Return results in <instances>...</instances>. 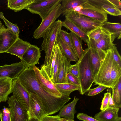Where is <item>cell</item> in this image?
Here are the masks:
<instances>
[{
	"mask_svg": "<svg viewBox=\"0 0 121 121\" xmlns=\"http://www.w3.org/2000/svg\"><path fill=\"white\" fill-rule=\"evenodd\" d=\"M70 63L63 53L58 75L56 84L67 83L66 78L68 70Z\"/></svg>",
	"mask_w": 121,
	"mask_h": 121,
	"instance_id": "obj_23",
	"label": "cell"
},
{
	"mask_svg": "<svg viewBox=\"0 0 121 121\" xmlns=\"http://www.w3.org/2000/svg\"><path fill=\"white\" fill-rule=\"evenodd\" d=\"M17 78L29 93L36 95L46 115L58 112L71 99L69 97L64 95L61 96L56 95L43 88L36 79L32 67L25 69Z\"/></svg>",
	"mask_w": 121,
	"mask_h": 121,
	"instance_id": "obj_1",
	"label": "cell"
},
{
	"mask_svg": "<svg viewBox=\"0 0 121 121\" xmlns=\"http://www.w3.org/2000/svg\"><path fill=\"white\" fill-rule=\"evenodd\" d=\"M30 107L29 121H40L46 115L36 95L30 93Z\"/></svg>",
	"mask_w": 121,
	"mask_h": 121,
	"instance_id": "obj_13",
	"label": "cell"
},
{
	"mask_svg": "<svg viewBox=\"0 0 121 121\" xmlns=\"http://www.w3.org/2000/svg\"><path fill=\"white\" fill-rule=\"evenodd\" d=\"M0 118L1 121H11L10 112L9 108L4 106L0 110Z\"/></svg>",
	"mask_w": 121,
	"mask_h": 121,
	"instance_id": "obj_38",
	"label": "cell"
},
{
	"mask_svg": "<svg viewBox=\"0 0 121 121\" xmlns=\"http://www.w3.org/2000/svg\"><path fill=\"white\" fill-rule=\"evenodd\" d=\"M101 27L108 31L115 39H118L121 37V24L119 23L111 22L107 21L104 22Z\"/></svg>",
	"mask_w": 121,
	"mask_h": 121,
	"instance_id": "obj_25",
	"label": "cell"
},
{
	"mask_svg": "<svg viewBox=\"0 0 121 121\" xmlns=\"http://www.w3.org/2000/svg\"><path fill=\"white\" fill-rule=\"evenodd\" d=\"M115 121H121V117H118V118Z\"/></svg>",
	"mask_w": 121,
	"mask_h": 121,
	"instance_id": "obj_49",
	"label": "cell"
},
{
	"mask_svg": "<svg viewBox=\"0 0 121 121\" xmlns=\"http://www.w3.org/2000/svg\"><path fill=\"white\" fill-rule=\"evenodd\" d=\"M121 77V66L113 60L111 72L110 88H113L117 83Z\"/></svg>",
	"mask_w": 121,
	"mask_h": 121,
	"instance_id": "obj_30",
	"label": "cell"
},
{
	"mask_svg": "<svg viewBox=\"0 0 121 121\" xmlns=\"http://www.w3.org/2000/svg\"><path fill=\"white\" fill-rule=\"evenodd\" d=\"M65 16V19L73 22L87 34L100 26L103 23L96 21L74 11L68 13Z\"/></svg>",
	"mask_w": 121,
	"mask_h": 121,
	"instance_id": "obj_5",
	"label": "cell"
},
{
	"mask_svg": "<svg viewBox=\"0 0 121 121\" xmlns=\"http://www.w3.org/2000/svg\"><path fill=\"white\" fill-rule=\"evenodd\" d=\"M41 51L37 46L31 44L21 58V61L27 64L29 67H33L39 64V60L41 57Z\"/></svg>",
	"mask_w": 121,
	"mask_h": 121,
	"instance_id": "obj_15",
	"label": "cell"
},
{
	"mask_svg": "<svg viewBox=\"0 0 121 121\" xmlns=\"http://www.w3.org/2000/svg\"><path fill=\"white\" fill-rule=\"evenodd\" d=\"M77 117L80 120L84 121H99L94 118L83 113H78L77 116Z\"/></svg>",
	"mask_w": 121,
	"mask_h": 121,
	"instance_id": "obj_43",
	"label": "cell"
},
{
	"mask_svg": "<svg viewBox=\"0 0 121 121\" xmlns=\"http://www.w3.org/2000/svg\"><path fill=\"white\" fill-rule=\"evenodd\" d=\"M108 106V107H109L116 108L114 104L112 99L111 94L110 92V95Z\"/></svg>",
	"mask_w": 121,
	"mask_h": 121,
	"instance_id": "obj_47",
	"label": "cell"
},
{
	"mask_svg": "<svg viewBox=\"0 0 121 121\" xmlns=\"http://www.w3.org/2000/svg\"><path fill=\"white\" fill-rule=\"evenodd\" d=\"M76 64L79 69L78 78L80 86L78 91L80 94L83 95L89 91L94 82L88 48L84 50L82 57Z\"/></svg>",
	"mask_w": 121,
	"mask_h": 121,
	"instance_id": "obj_2",
	"label": "cell"
},
{
	"mask_svg": "<svg viewBox=\"0 0 121 121\" xmlns=\"http://www.w3.org/2000/svg\"><path fill=\"white\" fill-rule=\"evenodd\" d=\"M113 60L111 49L107 51L100 63L98 72L94 78L93 82L95 85H103L110 88L111 72Z\"/></svg>",
	"mask_w": 121,
	"mask_h": 121,
	"instance_id": "obj_4",
	"label": "cell"
},
{
	"mask_svg": "<svg viewBox=\"0 0 121 121\" xmlns=\"http://www.w3.org/2000/svg\"><path fill=\"white\" fill-rule=\"evenodd\" d=\"M87 1L88 2L102 10L107 14L113 16L121 15V10L114 6L108 0H87Z\"/></svg>",
	"mask_w": 121,
	"mask_h": 121,
	"instance_id": "obj_17",
	"label": "cell"
},
{
	"mask_svg": "<svg viewBox=\"0 0 121 121\" xmlns=\"http://www.w3.org/2000/svg\"><path fill=\"white\" fill-rule=\"evenodd\" d=\"M0 18L4 21L7 28L11 30L17 35L19 36V29L16 24H13L6 19L4 16L3 13L2 12H0Z\"/></svg>",
	"mask_w": 121,
	"mask_h": 121,
	"instance_id": "obj_37",
	"label": "cell"
},
{
	"mask_svg": "<svg viewBox=\"0 0 121 121\" xmlns=\"http://www.w3.org/2000/svg\"><path fill=\"white\" fill-rule=\"evenodd\" d=\"M90 52L93 78H94L97 73L100 65V62L99 55L94 49L88 47Z\"/></svg>",
	"mask_w": 121,
	"mask_h": 121,
	"instance_id": "obj_29",
	"label": "cell"
},
{
	"mask_svg": "<svg viewBox=\"0 0 121 121\" xmlns=\"http://www.w3.org/2000/svg\"><path fill=\"white\" fill-rule=\"evenodd\" d=\"M57 43L59 45L63 54L68 61L70 63L71 61L77 62L78 59L74 54L71 50L62 39L59 36Z\"/></svg>",
	"mask_w": 121,
	"mask_h": 121,
	"instance_id": "obj_28",
	"label": "cell"
},
{
	"mask_svg": "<svg viewBox=\"0 0 121 121\" xmlns=\"http://www.w3.org/2000/svg\"><path fill=\"white\" fill-rule=\"evenodd\" d=\"M61 121H74V120L64 118H61Z\"/></svg>",
	"mask_w": 121,
	"mask_h": 121,
	"instance_id": "obj_48",
	"label": "cell"
},
{
	"mask_svg": "<svg viewBox=\"0 0 121 121\" xmlns=\"http://www.w3.org/2000/svg\"><path fill=\"white\" fill-rule=\"evenodd\" d=\"M79 99L75 96L72 102L64 105L60 109L58 115L60 117L73 120L74 114L76 112L75 110L76 105Z\"/></svg>",
	"mask_w": 121,
	"mask_h": 121,
	"instance_id": "obj_22",
	"label": "cell"
},
{
	"mask_svg": "<svg viewBox=\"0 0 121 121\" xmlns=\"http://www.w3.org/2000/svg\"><path fill=\"white\" fill-rule=\"evenodd\" d=\"M19 36L4 25L0 27V53L6 52Z\"/></svg>",
	"mask_w": 121,
	"mask_h": 121,
	"instance_id": "obj_14",
	"label": "cell"
},
{
	"mask_svg": "<svg viewBox=\"0 0 121 121\" xmlns=\"http://www.w3.org/2000/svg\"><path fill=\"white\" fill-rule=\"evenodd\" d=\"M62 0H35L26 9L32 14L39 15L42 20Z\"/></svg>",
	"mask_w": 121,
	"mask_h": 121,
	"instance_id": "obj_8",
	"label": "cell"
},
{
	"mask_svg": "<svg viewBox=\"0 0 121 121\" xmlns=\"http://www.w3.org/2000/svg\"><path fill=\"white\" fill-rule=\"evenodd\" d=\"M62 21L58 20L56 21L44 37L42 44L41 51L45 54L44 65H47L51 62L53 50L57 43L59 33L62 27Z\"/></svg>",
	"mask_w": 121,
	"mask_h": 121,
	"instance_id": "obj_3",
	"label": "cell"
},
{
	"mask_svg": "<svg viewBox=\"0 0 121 121\" xmlns=\"http://www.w3.org/2000/svg\"><path fill=\"white\" fill-rule=\"evenodd\" d=\"M68 73L78 78L79 72L78 65L76 64L73 65L71 64L68 68Z\"/></svg>",
	"mask_w": 121,
	"mask_h": 121,
	"instance_id": "obj_42",
	"label": "cell"
},
{
	"mask_svg": "<svg viewBox=\"0 0 121 121\" xmlns=\"http://www.w3.org/2000/svg\"><path fill=\"white\" fill-rule=\"evenodd\" d=\"M62 25L78 36L84 42L87 43L88 37L86 34L70 21L66 19L62 22Z\"/></svg>",
	"mask_w": 121,
	"mask_h": 121,
	"instance_id": "obj_26",
	"label": "cell"
},
{
	"mask_svg": "<svg viewBox=\"0 0 121 121\" xmlns=\"http://www.w3.org/2000/svg\"><path fill=\"white\" fill-rule=\"evenodd\" d=\"M113 58L115 62L121 66V57L115 44H114L111 48Z\"/></svg>",
	"mask_w": 121,
	"mask_h": 121,
	"instance_id": "obj_39",
	"label": "cell"
},
{
	"mask_svg": "<svg viewBox=\"0 0 121 121\" xmlns=\"http://www.w3.org/2000/svg\"><path fill=\"white\" fill-rule=\"evenodd\" d=\"M63 53L59 45L58 53L55 64L54 67L53 78L51 82L53 84H56L58 75Z\"/></svg>",
	"mask_w": 121,
	"mask_h": 121,
	"instance_id": "obj_34",
	"label": "cell"
},
{
	"mask_svg": "<svg viewBox=\"0 0 121 121\" xmlns=\"http://www.w3.org/2000/svg\"><path fill=\"white\" fill-rule=\"evenodd\" d=\"M110 3L115 7L120 10L121 1L120 0H108Z\"/></svg>",
	"mask_w": 121,
	"mask_h": 121,
	"instance_id": "obj_46",
	"label": "cell"
},
{
	"mask_svg": "<svg viewBox=\"0 0 121 121\" xmlns=\"http://www.w3.org/2000/svg\"><path fill=\"white\" fill-rule=\"evenodd\" d=\"M61 118L58 115L55 116L46 115L40 121H61Z\"/></svg>",
	"mask_w": 121,
	"mask_h": 121,
	"instance_id": "obj_45",
	"label": "cell"
},
{
	"mask_svg": "<svg viewBox=\"0 0 121 121\" xmlns=\"http://www.w3.org/2000/svg\"><path fill=\"white\" fill-rule=\"evenodd\" d=\"M108 32L102 28L101 26L87 33L88 38L97 41L101 38L104 35Z\"/></svg>",
	"mask_w": 121,
	"mask_h": 121,
	"instance_id": "obj_35",
	"label": "cell"
},
{
	"mask_svg": "<svg viewBox=\"0 0 121 121\" xmlns=\"http://www.w3.org/2000/svg\"><path fill=\"white\" fill-rule=\"evenodd\" d=\"M12 80L7 78H0V103L8 100L12 92Z\"/></svg>",
	"mask_w": 121,
	"mask_h": 121,
	"instance_id": "obj_21",
	"label": "cell"
},
{
	"mask_svg": "<svg viewBox=\"0 0 121 121\" xmlns=\"http://www.w3.org/2000/svg\"><path fill=\"white\" fill-rule=\"evenodd\" d=\"M67 83L77 85L80 86V84L78 78L72 74L68 73L66 78Z\"/></svg>",
	"mask_w": 121,
	"mask_h": 121,
	"instance_id": "obj_41",
	"label": "cell"
},
{
	"mask_svg": "<svg viewBox=\"0 0 121 121\" xmlns=\"http://www.w3.org/2000/svg\"><path fill=\"white\" fill-rule=\"evenodd\" d=\"M59 36L69 47L75 55L77 57L73 46L69 33L61 29L59 33Z\"/></svg>",
	"mask_w": 121,
	"mask_h": 121,
	"instance_id": "obj_36",
	"label": "cell"
},
{
	"mask_svg": "<svg viewBox=\"0 0 121 121\" xmlns=\"http://www.w3.org/2000/svg\"><path fill=\"white\" fill-rule=\"evenodd\" d=\"M33 68L35 72L36 79L43 88L47 91L56 95L61 96L64 95L59 92L54 84L43 75L38 68L35 66Z\"/></svg>",
	"mask_w": 121,
	"mask_h": 121,
	"instance_id": "obj_16",
	"label": "cell"
},
{
	"mask_svg": "<svg viewBox=\"0 0 121 121\" xmlns=\"http://www.w3.org/2000/svg\"><path fill=\"white\" fill-rule=\"evenodd\" d=\"M73 11L100 22L103 23L108 20L106 13L88 2Z\"/></svg>",
	"mask_w": 121,
	"mask_h": 121,
	"instance_id": "obj_9",
	"label": "cell"
},
{
	"mask_svg": "<svg viewBox=\"0 0 121 121\" xmlns=\"http://www.w3.org/2000/svg\"><path fill=\"white\" fill-rule=\"evenodd\" d=\"M87 2V0H62V14L65 16L77 7Z\"/></svg>",
	"mask_w": 121,
	"mask_h": 121,
	"instance_id": "obj_24",
	"label": "cell"
},
{
	"mask_svg": "<svg viewBox=\"0 0 121 121\" xmlns=\"http://www.w3.org/2000/svg\"><path fill=\"white\" fill-rule=\"evenodd\" d=\"M59 46V45L57 43L53 50L51 63L47 65H42L40 67V70L41 74L51 82L53 78V69L56 59Z\"/></svg>",
	"mask_w": 121,
	"mask_h": 121,
	"instance_id": "obj_18",
	"label": "cell"
},
{
	"mask_svg": "<svg viewBox=\"0 0 121 121\" xmlns=\"http://www.w3.org/2000/svg\"><path fill=\"white\" fill-rule=\"evenodd\" d=\"M115 38L109 32L105 34L97 41L88 38V47L95 49L99 57L100 63L104 58L108 50L110 49L114 44Z\"/></svg>",
	"mask_w": 121,
	"mask_h": 121,
	"instance_id": "obj_7",
	"label": "cell"
},
{
	"mask_svg": "<svg viewBox=\"0 0 121 121\" xmlns=\"http://www.w3.org/2000/svg\"><path fill=\"white\" fill-rule=\"evenodd\" d=\"M11 121H29V115L13 95L8 100Z\"/></svg>",
	"mask_w": 121,
	"mask_h": 121,
	"instance_id": "obj_11",
	"label": "cell"
},
{
	"mask_svg": "<svg viewBox=\"0 0 121 121\" xmlns=\"http://www.w3.org/2000/svg\"><path fill=\"white\" fill-rule=\"evenodd\" d=\"M31 44L30 43L18 38L6 52L16 55L21 59Z\"/></svg>",
	"mask_w": 121,
	"mask_h": 121,
	"instance_id": "obj_20",
	"label": "cell"
},
{
	"mask_svg": "<svg viewBox=\"0 0 121 121\" xmlns=\"http://www.w3.org/2000/svg\"><path fill=\"white\" fill-rule=\"evenodd\" d=\"M107 88V87L105 86L99 85L98 87L95 88L90 89L88 91L89 92L87 95L89 96L95 95L102 92Z\"/></svg>",
	"mask_w": 121,
	"mask_h": 121,
	"instance_id": "obj_40",
	"label": "cell"
},
{
	"mask_svg": "<svg viewBox=\"0 0 121 121\" xmlns=\"http://www.w3.org/2000/svg\"><path fill=\"white\" fill-rule=\"evenodd\" d=\"M110 92H107L105 93L104 97L101 102L100 109L102 110L108 107L109 98Z\"/></svg>",
	"mask_w": 121,
	"mask_h": 121,
	"instance_id": "obj_44",
	"label": "cell"
},
{
	"mask_svg": "<svg viewBox=\"0 0 121 121\" xmlns=\"http://www.w3.org/2000/svg\"><path fill=\"white\" fill-rule=\"evenodd\" d=\"M12 91L13 95L28 114L30 94L17 78L12 80Z\"/></svg>",
	"mask_w": 121,
	"mask_h": 121,
	"instance_id": "obj_10",
	"label": "cell"
},
{
	"mask_svg": "<svg viewBox=\"0 0 121 121\" xmlns=\"http://www.w3.org/2000/svg\"><path fill=\"white\" fill-rule=\"evenodd\" d=\"M2 26V23L0 21V27Z\"/></svg>",
	"mask_w": 121,
	"mask_h": 121,
	"instance_id": "obj_50",
	"label": "cell"
},
{
	"mask_svg": "<svg viewBox=\"0 0 121 121\" xmlns=\"http://www.w3.org/2000/svg\"><path fill=\"white\" fill-rule=\"evenodd\" d=\"M112 89V97L115 106L119 108L121 107V77L117 83Z\"/></svg>",
	"mask_w": 121,
	"mask_h": 121,
	"instance_id": "obj_33",
	"label": "cell"
},
{
	"mask_svg": "<svg viewBox=\"0 0 121 121\" xmlns=\"http://www.w3.org/2000/svg\"><path fill=\"white\" fill-rule=\"evenodd\" d=\"M119 108L108 107L96 114L94 118L99 121H115L118 118Z\"/></svg>",
	"mask_w": 121,
	"mask_h": 121,
	"instance_id": "obj_19",
	"label": "cell"
},
{
	"mask_svg": "<svg viewBox=\"0 0 121 121\" xmlns=\"http://www.w3.org/2000/svg\"><path fill=\"white\" fill-rule=\"evenodd\" d=\"M62 13V7L60 4L54 8L42 20L41 23L33 33L34 37L36 39L43 38Z\"/></svg>",
	"mask_w": 121,
	"mask_h": 121,
	"instance_id": "obj_6",
	"label": "cell"
},
{
	"mask_svg": "<svg viewBox=\"0 0 121 121\" xmlns=\"http://www.w3.org/2000/svg\"><path fill=\"white\" fill-rule=\"evenodd\" d=\"M29 66L22 61L10 65L0 66V78H7L13 80L16 78Z\"/></svg>",
	"mask_w": 121,
	"mask_h": 121,
	"instance_id": "obj_12",
	"label": "cell"
},
{
	"mask_svg": "<svg viewBox=\"0 0 121 121\" xmlns=\"http://www.w3.org/2000/svg\"><path fill=\"white\" fill-rule=\"evenodd\" d=\"M55 85L59 92L62 95L69 97L71 93L76 90L79 91L78 86L68 83L56 84Z\"/></svg>",
	"mask_w": 121,
	"mask_h": 121,
	"instance_id": "obj_32",
	"label": "cell"
},
{
	"mask_svg": "<svg viewBox=\"0 0 121 121\" xmlns=\"http://www.w3.org/2000/svg\"><path fill=\"white\" fill-rule=\"evenodd\" d=\"M72 42L78 59H80L82 57L84 52L82 48V40L74 33L70 32L69 33Z\"/></svg>",
	"mask_w": 121,
	"mask_h": 121,
	"instance_id": "obj_31",
	"label": "cell"
},
{
	"mask_svg": "<svg viewBox=\"0 0 121 121\" xmlns=\"http://www.w3.org/2000/svg\"><path fill=\"white\" fill-rule=\"evenodd\" d=\"M35 0H8V7L15 12L26 9L33 3Z\"/></svg>",
	"mask_w": 121,
	"mask_h": 121,
	"instance_id": "obj_27",
	"label": "cell"
}]
</instances>
